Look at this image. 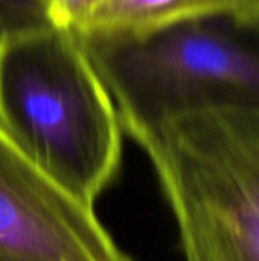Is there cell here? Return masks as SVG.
I'll return each instance as SVG.
<instances>
[{"mask_svg": "<svg viewBox=\"0 0 259 261\" xmlns=\"http://www.w3.org/2000/svg\"><path fill=\"white\" fill-rule=\"evenodd\" d=\"M127 135L154 168L185 260L259 261V99H203Z\"/></svg>", "mask_w": 259, "mask_h": 261, "instance_id": "cell-2", "label": "cell"}, {"mask_svg": "<svg viewBox=\"0 0 259 261\" xmlns=\"http://www.w3.org/2000/svg\"><path fill=\"white\" fill-rule=\"evenodd\" d=\"M0 135L87 206L113 184L124 128L75 31L52 24L0 35Z\"/></svg>", "mask_w": 259, "mask_h": 261, "instance_id": "cell-1", "label": "cell"}, {"mask_svg": "<svg viewBox=\"0 0 259 261\" xmlns=\"http://www.w3.org/2000/svg\"><path fill=\"white\" fill-rule=\"evenodd\" d=\"M238 24L253 28L259 24V0H243L237 14L232 17Z\"/></svg>", "mask_w": 259, "mask_h": 261, "instance_id": "cell-8", "label": "cell"}, {"mask_svg": "<svg viewBox=\"0 0 259 261\" xmlns=\"http://www.w3.org/2000/svg\"><path fill=\"white\" fill-rule=\"evenodd\" d=\"M52 24L44 0H0V35Z\"/></svg>", "mask_w": 259, "mask_h": 261, "instance_id": "cell-6", "label": "cell"}, {"mask_svg": "<svg viewBox=\"0 0 259 261\" xmlns=\"http://www.w3.org/2000/svg\"><path fill=\"white\" fill-rule=\"evenodd\" d=\"M192 20L145 32H76L116 106L124 133L209 98L259 99V54Z\"/></svg>", "mask_w": 259, "mask_h": 261, "instance_id": "cell-3", "label": "cell"}, {"mask_svg": "<svg viewBox=\"0 0 259 261\" xmlns=\"http://www.w3.org/2000/svg\"><path fill=\"white\" fill-rule=\"evenodd\" d=\"M0 261H26V260H0Z\"/></svg>", "mask_w": 259, "mask_h": 261, "instance_id": "cell-9", "label": "cell"}, {"mask_svg": "<svg viewBox=\"0 0 259 261\" xmlns=\"http://www.w3.org/2000/svg\"><path fill=\"white\" fill-rule=\"evenodd\" d=\"M243 0H107L76 32H145L192 20L234 17Z\"/></svg>", "mask_w": 259, "mask_h": 261, "instance_id": "cell-5", "label": "cell"}, {"mask_svg": "<svg viewBox=\"0 0 259 261\" xmlns=\"http://www.w3.org/2000/svg\"><path fill=\"white\" fill-rule=\"evenodd\" d=\"M0 260L133 261L92 206L53 184L2 135Z\"/></svg>", "mask_w": 259, "mask_h": 261, "instance_id": "cell-4", "label": "cell"}, {"mask_svg": "<svg viewBox=\"0 0 259 261\" xmlns=\"http://www.w3.org/2000/svg\"><path fill=\"white\" fill-rule=\"evenodd\" d=\"M55 26L76 31L85 18L107 0H44Z\"/></svg>", "mask_w": 259, "mask_h": 261, "instance_id": "cell-7", "label": "cell"}]
</instances>
